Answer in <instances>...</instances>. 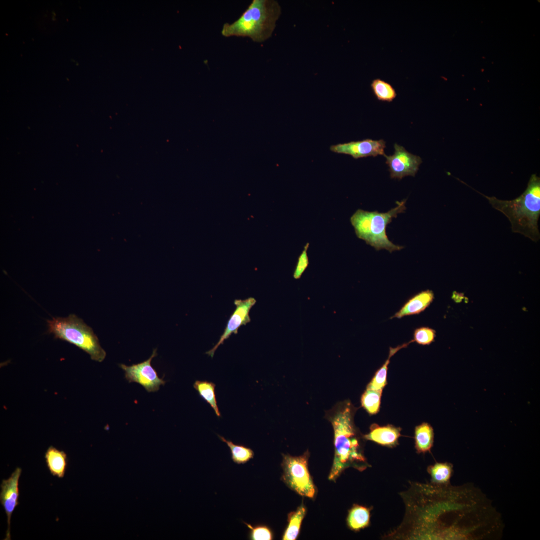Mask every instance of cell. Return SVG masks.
I'll return each instance as SVG.
<instances>
[{"label": "cell", "instance_id": "cell-23", "mask_svg": "<svg viewBox=\"0 0 540 540\" xmlns=\"http://www.w3.org/2000/svg\"><path fill=\"white\" fill-rule=\"evenodd\" d=\"M218 436L230 448L232 459L234 463L244 464L254 458V452L250 448L244 445L235 444L221 436Z\"/></svg>", "mask_w": 540, "mask_h": 540}, {"label": "cell", "instance_id": "cell-18", "mask_svg": "<svg viewBox=\"0 0 540 540\" xmlns=\"http://www.w3.org/2000/svg\"><path fill=\"white\" fill-rule=\"evenodd\" d=\"M370 511L365 506L354 505L348 512L347 518L348 527L352 530H358L367 526L370 523Z\"/></svg>", "mask_w": 540, "mask_h": 540}, {"label": "cell", "instance_id": "cell-9", "mask_svg": "<svg viewBox=\"0 0 540 540\" xmlns=\"http://www.w3.org/2000/svg\"><path fill=\"white\" fill-rule=\"evenodd\" d=\"M394 148L392 155L384 156L386 158L390 178L401 180L406 176H414L422 162V158L397 144H394Z\"/></svg>", "mask_w": 540, "mask_h": 540}, {"label": "cell", "instance_id": "cell-27", "mask_svg": "<svg viewBox=\"0 0 540 540\" xmlns=\"http://www.w3.org/2000/svg\"><path fill=\"white\" fill-rule=\"evenodd\" d=\"M308 246L309 244L307 243L298 258L297 264L293 274L294 279H299L308 265L309 262L307 254V250Z\"/></svg>", "mask_w": 540, "mask_h": 540}, {"label": "cell", "instance_id": "cell-13", "mask_svg": "<svg viewBox=\"0 0 540 540\" xmlns=\"http://www.w3.org/2000/svg\"><path fill=\"white\" fill-rule=\"evenodd\" d=\"M401 428L391 424L380 426L372 424L370 432L363 436L364 440L372 441L382 446L394 447L398 444Z\"/></svg>", "mask_w": 540, "mask_h": 540}, {"label": "cell", "instance_id": "cell-5", "mask_svg": "<svg viewBox=\"0 0 540 540\" xmlns=\"http://www.w3.org/2000/svg\"><path fill=\"white\" fill-rule=\"evenodd\" d=\"M406 202V200L397 201V206L386 212L358 209L350 218L357 237L376 250L385 249L392 252L403 248L404 246L394 244L390 240L386 234V228L393 218L404 212Z\"/></svg>", "mask_w": 540, "mask_h": 540}, {"label": "cell", "instance_id": "cell-22", "mask_svg": "<svg viewBox=\"0 0 540 540\" xmlns=\"http://www.w3.org/2000/svg\"><path fill=\"white\" fill-rule=\"evenodd\" d=\"M370 87L376 98L380 101L392 102L397 96L396 92L390 82L380 78L374 79Z\"/></svg>", "mask_w": 540, "mask_h": 540}, {"label": "cell", "instance_id": "cell-6", "mask_svg": "<svg viewBox=\"0 0 540 540\" xmlns=\"http://www.w3.org/2000/svg\"><path fill=\"white\" fill-rule=\"evenodd\" d=\"M47 322L48 332L52 334L55 338L76 346L88 353L92 360L102 362L105 358L106 352L92 329L76 315L52 318Z\"/></svg>", "mask_w": 540, "mask_h": 540}, {"label": "cell", "instance_id": "cell-12", "mask_svg": "<svg viewBox=\"0 0 540 540\" xmlns=\"http://www.w3.org/2000/svg\"><path fill=\"white\" fill-rule=\"evenodd\" d=\"M386 142L383 140H374L366 138L362 140L352 141L331 146L330 150L338 154L352 156L354 159L384 156Z\"/></svg>", "mask_w": 540, "mask_h": 540}, {"label": "cell", "instance_id": "cell-16", "mask_svg": "<svg viewBox=\"0 0 540 540\" xmlns=\"http://www.w3.org/2000/svg\"><path fill=\"white\" fill-rule=\"evenodd\" d=\"M415 447L418 453L430 452L434 444L432 427L427 422L416 426L414 431Z\"/></svg>", "mask_w": 540, "mask_h": 540}, {"label": "cell", "instance_id": "cell-20", "mask_svg": "<svg viewBox=\"0 0 540 540\" xmlns=\"http://www.w3.org/2000/svg\"><path fill=\"white\" fill-rule=\"evenodd\" d=\"M306 512V510L304 506L301 505L296 510L288 514V524L284 533L282 540H294L297 538Z\"/></svg>", "mask_w": 540, "mask_h": 540}, {"label": "cell", "instance_id": "cell-26", "mask_svg": "<svg viewBox=\"0 0 540 540\" xmlns=\"http://www.w3.org/2000/svg\"><path fill=\"white\" fill-rule=\"evenodd\" d=\"M436 332L434 330L426 326L416 328L413 334V342L420 345H428L434 341Z\"/></svg>", "mask_w": 540, "mask_h": 540}, {"label": "cell", "instance_id": "cell-17", "mask_svg": "<svg viewBox=\"0 0 540 540\" xmlns=\"http://www.w3.org/2000/svg\"><path fill=\"white\" fill-rule=\"evenodd\" d=\"M412 342H413V341L412 340L408 342L404 343L402 344L399 345L395 348H390L388 358L382 366L376 372L374 377L368 384L366 388L375 390L382 391L383 388L386 385L388 367L390 364L391 357L400 349L408 346Z\"/></svg>", "mask_w": 540, "mask_h": 540}, {"label": "cell", "instance_id": "cell-7", "mask_svg": "<svg viewBox=\"0 0 540 540\" xmlns=\"http://www.w3.org/2000/svg\"><path fill=\"white\" fill-rule=\"evenodd\" d=\"M282 456L283 482L298 494L313 498L316 488L308 469V452L298 456L289 454Z\"/></svg>", "mask_w": 540, "mask_h": 540}, {"label": "cell", "instance_id": "cell-19", "mask_svg": "<svg viewBox=\"0 0 540 540\" xmlns=\"http://www.w3.org/2000/svg\"><path fill=\"white\" fill-rule=\"evenodd\" d=\"M193 386L200 396L212 408L216 416L220 417L215 393L216 384L211 382L197 380Z\"/></svg>", "mask_w": 540, "mask_h": 540}, {"label": "cell", "instance_id": "cell-24", "mask_svg": "<svg viewBox=\"0 0 540 540\" xmlns=\"http://www.w3.org/2000/svg\"><path fill=\"white\" fill-rule=\"evenodd\" d=\"M382 390H375L366 388L361 397L362 406L370 414H376L380 404Z\"/></svg>", "mask_w": 540, "mask_h": 540}, {"label": "cell", "instance_id": "cell-3", "mask_svg": "<svg viewBox=\"0 0 540 540\" xmlns=\"http://www.w3.org/2000/svg\"><path fill=\"white\" fill-rule=\"evenodd\" d=\"M487 198L496 210L508 218L513 232L519 233L536 242L540 240L538 221L540 216V179L532 174L525 191L517 198L510 200L488 196Z\"/></svg>", "mask_w": 540, "mask_h": 540}, {"label": "cell", "instance_id": "cell-15", "mask_svg": "<svg viewBox=\"0 0 540 540\" xmlns=\"http://www.w3.org/2000/svg\"><path fill=\"white\" fill-rule=\"evenodd\" d=\"M48 468L53 476L63 478L68 466V457L66 453L56 448L50 446L44 454Z\"/></svg>", "mask_w": 540, "mask_h": 540}, {"label": "cell", "instance_id": "cell-4", "mask_svg": "<svg viewBox=\"0 0 540 540\" xmlns=\"http://www.w3.org/2000/svg\"><path fill=\"white\" fill-rule=\"evenodd\" d=\"M281 7L275 0H252L235 21L226 22L221 34L226 38L246 37L263 42L272 36L281 14Z\"/></svg>", "mask_w": 540, "mask_h": 540}, {"label": "cell", "instance_id": "cell-8", "mask_svg": "<svg viewBox=\"0 0 540 540\" xmlns=\"http://www.w3.org/2000/svg\"><path fill=\"white\" fill-rule=\"evenodd\" d=\"M156 356V348H155L151 356L143 362L130 366L120 364V366L124 371L126 380L129 382L140 384L148 392L158 391L160 386L165 384L166 381L159 378L156 371L152 366V359Z\"/></svg>", "mask_w": 540, "mask_h": 540}, {"label": "cell", "instance_id": "cell-10", "mask_svg": "<svg viewBox=\"0 0 540 540\" xmlns=\"http://www.w3.org/2000/svg\"><path fill=\"white\" fill-rule=\"evenodd\" d=\"M256 303V300L252 297L245 300H235L234 304L236 308L230 316L226 327L220 340L214 346L206 352V354L212 358L217 348L232 334H236L238 329L242 326L246 325L250 322L249 316L250 310Z\"/></svg>", "mask_w": 540, "mask_h": 540}, {"label": "cell", "instance_id": "cell-11", "mask_svg": "<svg viewBox=\"0 0 540 540\" xmlns=\"http://www.w3.org/2000/svg\"><path fill=\"white\" fill-rule=\"evenodd\" d=\"M22 470L17 467L8 479L0 484V502L7 517V530L4 540H10V520L16 508L19 504V479Z\"/></svg>", "mask_w": 540, "mask_h": 540}, {"label": "cell", "instance_id": "cell-25", "mask_svg": "<svg viewBox=\"0 0 540 540\" xmlns=\"http://www.w3.org/2000/svg\"><path fill=\"white\" fill-rule=\"evenodd\" d=\"M249 530L248 539L252 540H271L273 538L272 530L266 526L250 524L242 522Z\"/></svg>", "mask_w": 540, "mask_h": 540}, {"label": "cell", "instance_id": "cell-14", "mask_svg": "<svg viewBox=\"0 0 540 540\" xmlns=\"http://www.w3.org/2000/svg\"><path fill=\"white\" fill-rule=\"evenodd\" d=\"M434 294L429 290L422 291L409 298L390 318L418 314L424 311L432 302Z\"/></svg>", "mask_w": 540, "mask_h": 540}, {"label": "cell", "instance_id": "cell-1", "mask_svg": "<svg viewBox=\"0 0 540 540\" xmlns=\"http://www.w3.org/2000/svg\"><path fill=\"white\" fill-rule=\"evenodd\" d=\"M461 489L450 484L413 482L400 494L405 514L400 524L384 537L392 540H450L461 533Z\"/></svg>", "mask_w": 540, "mask_h": 540}, {"label": "cell", "instance_id": "cell-21", "mask_svg": "<svg viewBox=\"0 0 540 540\" xmlns=\"http://www.w3.org/2000/svg\"><path fill=\"white\" fill-rule=\"evenodd\" d=\"M427 471L431 478V483L446 484L450 483L453 472V466L449 462H436L429 466Z\"/></svg>", "mask_w": 540, "mask_h": 540}, {"label": "cell", "instance_id": "cell-2", "mask_svg": "<svg viewBox=\"0 0 540 540\" xmlns=\"http://www.w3.org/2000/svg\"><path fill=\"white\" fill-rule=\"evenodd\" d=\"M356 408L350 401L335 405L326 414L334 432V454L328 479L335 482L346 468L363 471L370 466L364 453L362 438L354 421Z\"/></svg>", "mask_w": 540, "mask_h": 540}]
</instances>
